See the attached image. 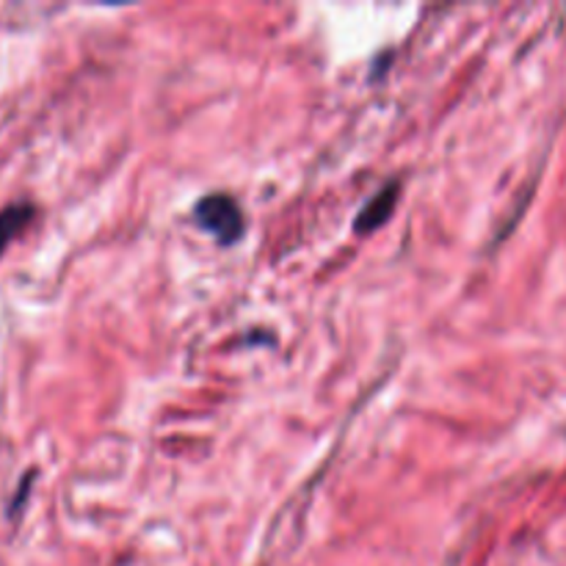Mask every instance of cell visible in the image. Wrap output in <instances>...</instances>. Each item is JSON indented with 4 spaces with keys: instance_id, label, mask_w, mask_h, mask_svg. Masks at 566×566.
Listing matches in <instances>:
<instances>
[{
    "instance_id": "6da1fadb",
    "label": "cell",
    "mask_w": 566,
    "mask_h": 566,
    "mask_svg": "<svg viewBox=\"0 0 566 566\" xmlns=\"http://www.w3.org/2000/svg\"><path fill=\"white\" fill-rule=\"evenodd\" d=\"M193 219L205 232L216 238L219 243H232L241 238L243 232V213L241 205L230 197V193H210L193 210Z\"/></svg>"
},
{
    "instance_id": "7a4b0ae2",
    "label": "cell",
    "mask_w": 566,
    "mask_h": 566,
    "mask_svg": "<svg viewBox=\"0 0 566 566\" xmlns=\"http://www.w3.org/2000/svg\"><path fill=\"white\" fill-rule=\"evenodd\" d=\"M396 193H398L396 186H387L379 197L370 199V202L363 208V213L357 216V232H368V230H376V227L385 224L387 216H390V210H392V205H396Z\"/></svg>"
},
{
    "instance_id": "3957f363",
    "label": "cell",
    "mask_w": 566,
    "mask_h": 566,
    "mask_svg": "<svg viewBox=\"0 0 566 566\" xmlns=\"http://www.w3.org/2000/svg\"><path fill=\"white\" fill-rule=\"evenodd\" d=\"M31 219H33L31 205H9L6 210H0V254H3L6 247H9L22 230H25Z\"/></svg>"
}]
</instances>
